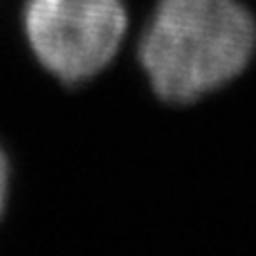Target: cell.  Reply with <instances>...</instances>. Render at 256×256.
Returning a JSON list of instances; mask_svg holds the SVG:
<instances>
[{
	"instance_id": "cell-3",
	"label": "cell",
	"mask_w": 256,
	"mask_h": 256,
	"mask_svg": "<svg viewBox=\"0 0 256 256\" xmlns=\"http://www.w3.org/2000/svg\"><path fill=\"white\" fill-rule=\"evenodd\" d=\"M9 184H12V166H9V158L4 148L0 146V218H2L4 207H7Z\"/></svg>"
},
{
	"instance_id": "cell-2",
	"label": "cell",
	"mask_w": 256,
	"mask_h": 256,
	"mask_svg": "<svg viewBox=\"0 0 256 256\" xmlns=\"http://www.w3.org/2000/svg\"><path fill=\"white\" fill-rule=\"evenodd\" d=\"M128 14L122 0H25L22 34L34 58L63 86L88 84L122 48Z\"/></svg>"
},
{
	"instance_id": "cell-1",
	"label": "cell",
	"mask_w": 256,
	"mask_h": 256,
	"mask_svg": "<svg viewBox=\"0 0 256 256\" xmlns=\"http://www.w3.org/2000/svg\"><path fill=\"white\" fill-rule=\"evenodd\" d=\"M256 50V20L240 0H158L137 58L166 104H194L234 81Z\"/></svg>"
}]
</instances>
